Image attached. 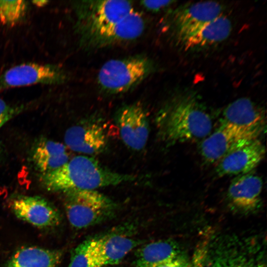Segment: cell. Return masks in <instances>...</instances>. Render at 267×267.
<instances>
[{"instance_id":"83f0119b","label":"cell","mask_w":267,"mask_h":267,"mask_svg":"<svg viewBox=\"0 0 267 267\" xmlns=\"http://www.w3.org/2000/svg\"><path fill=\"white\" fill-rule=\"evenodd\" d=\"M2 154V147L1 142L0 141V158L1 157Z\"/></svg>"},{"instance_id":"44dd1931","label":"cell","mask_w":267,"mask_h":267,"mask_svg":"<svg viewBox=\"0 0 267 267\" xmlns=\"http://www.w3.org/2000/svg\"><path fill=\"white\" fill-rule=\"evenodd\" d=\"M61 257L60 251L24 247L14 254L5 267H57Z\"/></svg>"},{"instance_id":"ffe728a7","label":"cell","mask_w":267,"mask_h":267,"mask_svg":"<svg viewBox=\"0 0 267 267\" xmlns=\"http://www.w3.org/2000/svg\"><path fill=\"white\" fill-rule=\"evenodd\" d=\"M103 266L119 264L139 242L124 234L111 232L96 237Z\"/></svg>"},{"instance_id":"9a60e30c","label":"cell","mask_w":267,"mask_h":267,"mask_svg":"<svg viewBox=\"0 0 267 267\" xmlns=\"http://www.w3.org/2000/svg\"><path fill=\"white\" fill-rule=\"evenodd\" d=\"M266 147L256 139L232 151L218 163L216 173L220 177L239 176L252 172L262 161Z\"/></svg>"},{"instance_id":"9c48e42d","label":"cell","mask_w":267,"mask_h":267,"mask_svg":"<svg viewBox=\"0 0 267 267\" xmlns=\"http://www.w3.org/2000/svg\"><path fill=\"white\" fill-rule=\"evenodd\" d=\"M68 79L66 72L58 65L25 63L11 67L0 76V91L38 84H61Z\"/></svg>"},{"instance_id":"7c38bea8","label":"cell","mask_w":267,"mask_h":267,"mask_svg":"<svg viewBox=\"0 0 267 267\" xmlns=\"http://www.w3.org/2000/svg\"><path fill=\"white\" fill-rule=\"evenodd\" d=\"M115 119L124 144L133 150L143 149L150 132L148 118L143 107L137 103L124 105L117 111Z\"/></svg>"},{"instance_id":"5bb4252c","label":"cell","mask_w":267,"mask_h":267,"mask_svg":"<svg viewBox=\"0 0 267 267\" xmlns=\"http://www.w3.org/2000/svg\"><path fill=\"white\" fill-rule=\"evenodd\" d=\"M11 207L18 219L38 227H54L61 221V216L57 209L41 196H18L13 200Z\"/></svg>"},{"instance_id":"3957f363","label":"cell","mask_w":267,"mask_h":267,"mask_svg":"<svg viewBox=\"0 0 267 267\" xmlns=\"http://www.w3.org/2000/svg\"><path fill=\"white\" fill-rule=\"evenodd\" d=\"M198 260L197 267H267L266 240L255 235H216Z\"/></svg>"},{"instance_id":"2e32d148","label":"cell","mask_w":267,"mask_h":267,"mask_svg":"<svg viewBox=\"0 0 267 267\" xmlns=\"http://www.w3.org/2000/svg\"><path fill=\"white\" fill-rule=\"evenodd\" d=\"M263 180L252 172L236 176L230 183L227 197L237 211L248 213L259 208L261 203Z\"/></svg>"},{"instance_id":"603a6c76","label":"cell","mask_w":267,"mask_h":267,"mask_svg":"<svg viewBox=\"0 0 267 267\" xmlns=\"http://www.w3.org/2000/svg\"><path fill=\"white\" fill-rule=\"evenodd\" d=\"M28 7L25 0H0V22L13 26L25 15Z\"/></svg>"},{"instance_id":"cb8c5ba5","label":"cell","mask_w":267,"mask_h":267,"mask_svg":"<svg viewBox=\"0 0 267 267\" xmlns=\"http://www.w3.org/2000/svg\"><path fill=\"white\" fill-rule=\"evenodd\" d=\"M29 107L27 104L12 105L0 98V129L9 120Z\"/></svg>"},{"instance_id":"ba28073f","label":"cell","mask_w":267,"mask_h":267,"mask_svg":"<svg viewBox=\"0 0 267 267\" xmlns=\"http://www.w3.org/2000/svg\"><path fill=\"white\" fill-rule=\"evenodd\" d=\"M223 9L222 4L214 1L182 4L169 12L164 28L175 39L217 18Z\"/></svg>"},{"instance_id":"ac0fdd59","label":"cell","mask_w":267,"mask_h":267,"mask_svg":"<svg viewBox=\"0 0 267 267\" xmlns=\"http://www.w3.org/2000/svg\"><path fill=\"white\" fill-rule=\"evenodd\" d=\"M222 122L243 128L264 130L266 125V111L251 99L239 98L224 108Z\"/></svg>"},{"instance_id":"8992f818","label":"cell","mask_w":267,"mask_h":267,"mask_svg":"<svg viewBox=\"0 0 267 267\" xmlns=\"http://www.w3.org/2000/svg\"><path fill=\"white\" fill-rule=\"evenodd\" d=\"M80 38L112 25L134 10L127 0H82L74 3Z\"/></svg>"},{"instance_id":"7a4b0ae2","label":"cell","mask_w":267,"mask_h":267,"mask_svg":"<svg viewBox=\"0 0 267 267\" xmlns=\"http://www.w3.org/2000/svg\"><path fill=\"white\" fill-rule=\"evenodd\" d=\"M40 181L48 191L63 193L74 190H96L133 182L136 177L113 171L87 155L70 159L60 168L41 174Z\"/></svg>"},{"instance_id":"52a82bcc","label":"cell","mask_w":267,"mask_h":267,"mask_svg":"<svg viewBox=\"0 0 267 267\" xmlns=\"http://www.w3.org/2000/svg\"><path fill=\"white\" fill-rule=\"evenodd\" d=\"M264 131L222 122L219 127L201 141L200 154L207 163H218L232 151L259 138Z\"/></svg>"},{"instance_id":"7402d4cb","label":"cell","mask_w":267,"mask_h":267,"mask_svg":"<svg viewBox=\"0 0 267 267\" xmlns=\"http://www.w3.org/2000/svg\"><path fill=\"white\" fill-rule=\"evenodd\" d=\"M95 238L82 242L73 250L68 267H102Z\"/></svg>"},{"instance_id":"d4e9b609","label":"cell","mask_w":267,"mask_h":267,"mask_svg":"<svg viewBox=\"0 0 267 267\" xmlns=\"http://www.w3.org/2000/svg\"><path fill=\"white\" fill-rule=\"evenodd\" d=\"M175 1L173 0H143L140 1V4L148 11L157 12L169 7Z\"/></svg>"},{"instance_id":"8fae6325","label":"cell","mask_w":267,"mask_h":267,"mask_svg":"<svg viewBox=\"0 0 267 267\" xmlns=\"http://www.w3.org/2000/svg\"><path fill=\"white\" fill-rule=\"evenodd\" d=\"M105 125L100 119H84L65 132L64 141L71 150L84 154L95 155L103 152L108 144Z\"/></svg>"},{"instance_id":"30bf717a","label":"cell","mask_w":267,"mask_h":267,"mask_svg":"<svg viewBox=\"0 0 267 267\" xmlns=\"http://www.w3.org/2000/svg\"><path fill=\"white\" fill-rule=\"evenodd\" d=\"M145 28L144 18L134 10L118 22L80 40L84 47L102 48L135 40L142 34Z\"/></svg>"},{"instance_id":"6da1fadb","label":"cell","mask_w":267,"mask_h":267,"mask_svg":"<svg viewBox=\"0 0 267 267\" xmlns=\"http://www.w3.org/2000/svg\"><path fill=\"white\" fill-rule=\"evenodd\" d=\"M158 136L167 144L202 140L211 132L213 121L196 96L181 93L170 98L157 114Z\"/></svg>"},{"instance_id":"484cf974","label":"cell","mask_w":267,"mask_h":267,"mask_svg":"<svg viewBox=\"0 0 267 267\" xmlns=\"http://www.w3.org/2000/svg\"><path fill=\"white\" fill-rule=\"evenodd\" d=\"M159 267H196L191 264L187 258L174 260L167 263Z\"/></svg>"},{"instance_id":"d6986e66","label":"cell","mask_w":267,"mask_h":267,"mask_svg":"<svg viewBox=\"0 0 267 267\" xmlns=\"http://www.w3.org/2000/svg\"><path fill=\"white\" fill-rule=\"evenodd\" d=\"M187 258L175 241L161 240L143 246L136 254V267H159L170 262Z\"/></svg>"},{"instance_id":"277c9868","label":"cell","mask_w":267,"mask_h":267,"mask_svg":"<svg viewBox=\"0 0 267 267\" xmlns=\"http://www.w3.org/2000/svg\"><path fill=\"white\" fill-rule=\"evenodd\" d=\"M154 68L152 61L144 56L111 59L99 69L97 85L102 92L108 94L125 93L143 81Z\"/></svg>"},{"instance_id":"4316f807","label":"cell","mask_w":267,"mask_h":267,"mask_svg":"<svg viewBox=\"0 0 267 267\" xmlns=\"http://www.w3.org/2000/svg\"><path fill=\"white\" fill-rule=\"evenodd\" d=\"M33 4L38 7H42L45 5L48 1L47 0H34L32 1Z\"/></svg>"},{"instance_id":"e0dca14e","label":"cell","mask_w":267,"mask_h":267,"mask_svg":"<svg viewBox=\"0 0 267 267\" xmlns=\"http://www.w3.org/2000/svg\"><path fill=\"white\" fill-rule=\"evenodd\" d=\"M30 158L35 169L41 175L60 168L70 159L65 145L44 137L38 138L34 142Z\"/></svg>"},{"instance_id":"4fadbf2b","label":"cell","mask_w":267,"mask_h":267,"mask_svg":"<svg viewBox=\"0 0 267 267\" xmlns=\"http://www.w3.org/2000/svg\"><path fill=\"white\" fill-rule=\"evenodd\" d=\"M232 30L231 20L223 14L174 40L184 50L204 49L226 40Z\"/></svg>"},{"instance_id":"5b68a950","label":"cell","mask_w":267,"mask_h":267,"mask_svg":"<svg viewBox=\"0 0 267 267\" xmlns=\"http://www.w3.org/2000/svg\"><path fill=\"white\" fill-rule=\"evenodd\" d=\"M62 194L68 220L76 228L105 221L113 215L117 208L112 199L96 190L74 189Z\"/></svg>"}]
</instances>
